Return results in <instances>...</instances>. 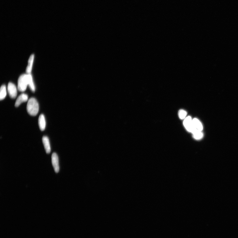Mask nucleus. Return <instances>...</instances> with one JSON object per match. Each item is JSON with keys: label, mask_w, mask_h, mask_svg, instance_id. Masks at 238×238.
<instances>
[{"label": "nucleus", "mask_w": 238, "mask_h": 238, "mask_svg": "<svg viewBox=\"0 0 238 238\" xmlns=\"http://www.w3.org/2000/svg\"><path fill=\"white\" fill-rule=\"evenodd\" d=\"M8 91L10 97L12 99L15 98L17 94V88L14 84L9 82L8 85Z\"/></svg>", "instance_id": "nucleus-5"}, {"label": "nucleus", "mask_w": 238, "mask_h": 238, "mask_svg": "<svg viewBox=\"0 0 238 238\" xmlns=\"http://www.w3.org/2000/svg\"><path fill=\"white\" fill-rule=\"evenodd\" d=\"M7 95L6 87L5 85H2L0 90V99L1 100L5 99Z\"/></svg>", "instance_id": "nucleus-12"}, {"label": "nucleus", "mask_w": 238, "mask_h": 238, "mask_svg": "<svg viewBox=\"0 0 238 238\" xmlns=\"http://www.w3.org/2000/svg\"><path fill=\"white\" fill-rule=\"evenodd\" d=\"M42 140L44 149L46 153L49 154L51 151V147L49 138L46 136H44L43 137Z\"/></svg>", "instance_id": "nucleus-7"}, {"label": "nucleus", "mask_w": 238, "mask_h": 238, "mask_svg": "<svg viewBox=\"0 0 238 238\" xmlns=\"http://www.w3.org/2000/svg\"><path fill=\"white\" fill-rule=\"evenodd\" d=\"M183 124L186 129L189 132L193 133L195 131H198L195 129L193 125L192 119L190 116H188L185 119Z\"/></svg>", "instance_id": "nucleus-3"}, {"label": "nucleus", "mask_w": 238, "mask_h": 238, "mask_svg": "<svg viewBox=\"0 0 238 238\" xmlns=\"http://www.w3.org/2000/svg\"><path fill=\"white\" fill-rule=\"evenodd\" d=\"M193 126L195 129L196 130L202 131L203 129V126L201 122L197 119H192Z\"/></svg>", "instance_id": "nucleus-10"}, {"label": "nucleus", "mask_w": 238, "mask_h": 238, "mask_svg": "<svg viewBox=\"0 0 238 238\" xmlns=\"http://www.w3.org/2000/svg\"><path fill=\"white\" fill-rule=\"evenodd\" d=\"M28 75V85L29 87L33 92L35 91V87L34 85L32 76L31 74H27Z\"/></svg>", "instance_id": "nucleus-11"}, {"label": "nucleus", "mask_w": 238, "mask_h": 238, "mask_svg": "<svg viewBox=\"0 0 238 238\" xmlns=\"http://www.w3.org/2000/svg\"><path fill=\"white\" fill-rule=\"evenodd\" d=\"M34 56L33 54H32L29 59L28 65L26 68V72L27 74H31L32 70L33 61L34 60Z\"/></svg>", "instance_id": "nucleus-8"}, {"label": "nucleus", "mask_w": 238, "mask_h": 238, "mask_svg": "<svg viewBox=\"0 0 238 238\" xmlns=\"http://www.w3.org/2000/svg\"><path fill=\"white\" fill-rule=\"evenodd\" d=\"M28 99V97L27 94H21L16 100L15 106L16 107H18L22 103L27 101Z\"/></svg>", "instance_id": "nucleus-6"}, {"label": "nucleus", "mask_w": 238, "mask_h": 238, "mask_svg": "<svg viewBox=\"0 0 238 238\" xmlns=\"http://www.w3.org/2000/svg\"><path fill=\"white\" fill-rule=\"evenodd\" d=\"M28 85V75L24 74L19 77L18 82V89L21 92L25 91Z\"/></svg>", "instance_id": "nucleus-2"}, {"label": "nucleus", "mask_w": 238, "mask_h": 238, "mask_svg": "<svg viewBox=\"0 0 238 238\" xmlns=\"http://www.w3.org/2000/svg\"><path fill=\"white\" fill-rule=\"evenodd\" d=\"M39 125L41 131H43L45 129L46 127V121L45 118L43 114L40 115L39 118Z\"/></svg>", "instance_id": "nucleus-9"}, {"label": "nucleus", "mask_w": 238, "mask_h": 238, "mask_svg": "<svg viewBox=\"0 0 238 238\" xmlns=\"http://www.w3.org/2000/svg\"><path fill=\"white\" fill-rule=\"evenodd\" d=\"M52 163L54 168L55 172L58 173L59 171L60 167L59 158L58 155L56 153H53L51 157Z\"/></svg>", "instance_id": "nucleus-4"}, {"label": "nucleus", "mask_w": 238, "mask_h": 238, "mask_svg": "<svg viewBox=\"0 0 238 238\" xmlns=\"http://www.w3.org/2000/svg\"><path fill=\"white\" fill-rule=\"evenodd\" d=\"M27 113L30 116H36L39 112V106L38 102L34 98H30L27 103Z\"/></svg>", "instance_id": "nucleus-1"}, {"label": "nucleus", "mask_w": 238, "mask_h": 238, "mask_svg": "<svg viewBox=\"0 0 238 238\" xmlns=\"http://www.w3.org/2000/svg\"><path fill=\"white\" fill-rule=\"evenodd\" d=\"M192 134L193 137L196 140L201 139L203 137V134L201 131H196Z\"/></svg>", "instance_id": "nucleus-13"}, {"label": "nucleus", "mask_w": 238, "mask_h": 238, "mask_svg": "<svg viewBox=\"0 0 238 238\" xmlns=\"http://www.w3.org/2000/svg\"><path fill=\"white\" fill-rule=\"evenodd\" d=\"M187 113L186 111L183 109H181L179 111L178 115L179 118L181 119H185L186 118V116L187 115Z\"/></svg>", "instance_id": "nucleus-14"}]
</instances>
